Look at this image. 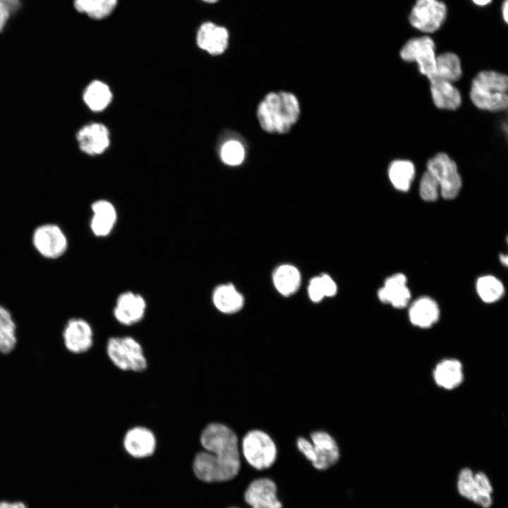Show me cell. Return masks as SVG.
<instances>
[{
  "instance_id": "cell-2",
  "label": "cell",
  "mask_w": 508,
  "mask_h": 508,
  "mask_svg": "<svg viewBox=\"0 0 508 508\" xmlns=\"http://www.w3.org/2000/svg\"><path fill=\"white\" fill-rule=\"evenodd\" d=\"M301 109L296 96L289 92H270L259 102L256 116L261 128L268 133L284 134L295 125Z\"/></svg>"
},
{
  "instance_id": "cell-1",
  "label": "cell",
  "mask_w": 508,
  "mask_h": 508,
  "mask_svg": "<svg viewBox=\"0 0 508 508\" xmlns=\"http://www.w3.org/2000/svg\"><path fill=\"white\" fill-rule=\"evenodd\" d=\"M200 441L205 451L193 460L195 476L207 483L224 482L235 478L241 468L238 440L236 433L220 423H211L202 430Z\"/></svg>"
},
{
  "instance_id": "cell-24",
  "label": "cell",
  "mask_w": 508,
  "mask_h": 508,
  "mask_svg": "<svg viewBox=\"0 0 508 508\" xmlns=\"http://www.w3.org/2000/svg\"><path fill=\"white\" fill-rule=\"evenodd\" d=\"M461 75V61L456 54L445 52L436 56L435 73L430 79L438 78L453 83Z\"/></svg>"
},
{
  "instance_id": "cell-6",
  "label": "cell",
  "mask_w": 508,
  "mask_h": 508,
  "mask_svg": "<svg viewBox=\"0 0 508 508\" xmlns=\"http://www.w3.org/2000/svg\"><path fill=\"white\" fill-rule=\"evenodd\" d=\"M107 353L113 364L121 370L141 372L147 363L140 344L130 336L108 339Z\"/></svg>"
},
{
  "instance_id": "cell-22",
  "label": "cell",
  "mask_w": 508,
  "mask_h": 508,
  "mask_svg": "<svg viewBox=\"0 0 508 508\" xmlns=\"http://www.w3.org/2000/svg\"><path fill=\"white\" fill-rule=\"evenodd\" d=\"M433 377L440 387L446 389H454L463 381L462 365L456 359L443 360L435 366Z\"/></svg>"
},
{
  "instance_id": "cell-33",
  "label": "cell",
  "mask_w": 508,
  "mask_h": 508,
  "mask_svg": "<svg viewBox=\"0 0 508 508\" xmlns=\"http://www.w3.org/2000/svg\"><path fill=\"white\" fill-rule=\"evenodd\" d=\"M308 295L313 302H320L325 296L320 277L313 278L308 286Z\"/></svg>"
},
{
  "instance_id": "cell-12",
  "label": "cell",
  "mask_w": 508,
  "mask_h": 508,
  "mask_svg": "<svg viewBox=\"0 0 508 508\" xmlns=\"http://www.w3.org/2000/svg\"><path fill=\"white\" fill-rule=\"evenodd\" d=\"M146 310L147 302L141 294L126 291L116 298L113 315L120 324L131 326L142 320Z\"/></svg>"
},
{
  "instance_id": "cell-42",
  "label": "cell",
  "mask_w": 508,
  "mask_h": 508,
  "mask_svg": "<svg viewBox=\"0 0 508 508\" xmlns=\"http://www.w3.org/2000/svg\"><path fill=\"white\" fill-rule=\"evenodd\" d=\"M500 260L504 265H505V266L507 265L508 258L506 255L501 254L500 256Z\"/></svg>"
},
{
  "instance_id": "cell-21",
  "label": "cell",
  "mask_w": 508,
  "mask_h": 508,
  "mask_svg": "<svg viewBox=\"0 0 508 508\" xmlns=\"http://www.w3.org/2000/svg\"><path fill=\"white\" fill-rule=\"evenodd\" d=\"M429 81L432 98L437 108L455 110L459 107L461 94L453 83L438 78H432Z\"/></svg>"
},
{
  "instance_id": "cell-18",
  "label": "cell",
  "mask_w": 508,
  "mask_h": 508,
  "mask_svg": "<svg viewBox=\"0 0 508 508\" xmlns=\"http://www.w3.org/2000/svg\"><path fill=\"white\" fill-rule=\"evenodd\" d=\"M406 283V276L401 273L388 277L385 281L384 286L378 290L380 301L384 303H389L396 308H405L411 299V292Z\"/></svg>"
},
{
  "instance_id": "cell-35",
  "label": "cell",
  "mask_w": 508,
  "mask_h": 508,
  "mask_svg": "<svg viewBox=\"0 0 508 508\" xmlns=\"http://www.w3.org/2000/svg\"><path fill=\"white\" fill-rule=\"evenodd\" d=\"M325 296H333L337 292V285L333 279L327 274L320 276Z\"/></svg>"
},
{
  "instance_id": "cell-3",
  "label": "cell",
  "mask_w": 508,
  "mask_h": 508,
  "mask_svg": "<svg viewBox=\"0 0 508 508\" xmlns=\"http://www.w3.org/2000/svg\"><path fill=\"white\" fill-rule=\"evenodd\" d=\"M508 78L494 71H483L473 79L470 97L480 109L506 110L508 105Z\"/></svg>"
},
{
  "instance_id": "cell-8",
  "label": "cell",
  "mask_w": 508,
  "mask_h": 508,
  "mask_svg": "<svg viewBox=\"0 0 508 508\" xmlns=\"http://www.w3.org/2000/svg\"><path fill=\"white\" fill-rule=\"evenodd\" d=\"M427 170L437 179L442 197L446 200L455 198L462 182L456 163L445 153H438L427 164Z\"/></svg>"
},
{
  "instance_id": "cell-27",
  "label": "cell",
  "mask_w": 508,
  "mask_h": 508,
  "mask_svg": "<svg viewBox=\"0 0 508 508\" xmlns=\"http://www.w3.org/2000/svg\"><path fill=\"white\" fill-rule=\"evenodd\" d=\"M388 175L391 183L397 190L406 192L414 178L415 167L409 160L397 159L390 163Z\"/></svg>"
},
{
  "instance_id": "cell-26",
  "label": "cell",
  "mask_w": 508,
  "mask_h": 508,
  "mask_svg": "<svg viewBox=\"0 0 508 508\" xmlns=\"http://www.w3.org/2000/svg\"><path fill=\"white\" fill-rule=\"evenodd\" d=\"M109 87L99 80L91 82L84 90L83 98L87 107L94 111L105 109L111 100Z\"/></svg>"
},
{
  "instance_id": "cell-15",
  "label": "cell",
  "mask_w": 508,
  "mask_h": 508,
  "mask_svg": "<svg viewBox=\"0 0 508 508\" xmlns=\"http://www.w3.org/2000/svg\"><path fill=\"white\" fill-rule=\"evenodd\" d=\"M80 150L89 155L104 152L109 145V134L107 127L99 123L83 126L76 133Z\"/></svg>"
},
{
  "instance_id": "cell-44",
  "label": "cell",
  "mask_w": 508,
  "mask_h": 508,
  "mask_svg": "<svg viewBox=\"0 0 508 508\" xmlns=\"http://www.w3.org/2000/svg\"><path fill=\"white\" fill-rule=\"evenodd\" d=\"M232 508H235V507H232Z\"/></svg>"
},
{
  "instance_id": "cell-28",
  "label": "cell",
  "mask_w": 508,
  "mask_h": 508,
  "mask_svg": "<svg viewBox=\"0 0 508 508\" xmlns=\"http://www.w3.org/2000/svg\"><path fill=\"white\" fill-rule=\"evenodd\" d=\"M118 0H74L76 11L86 13L90 18L102 20L115 9Z\"/></svg>"
},
{
  "instance_id": "cell-20",
  "label": "cell",
  "mask_w": 508,
  "mask_h": 508,
  "mask_svg": "<svg viewBox=\"0 0 508 508\" xmlns=\"http://www.w3.org/2000/svg\"><path fill=\"white\" fill-rule=\"evenodd\" d=\"M212 301L215 308L224 314H234L243 306L244 299L231 284L217 286L212 293Z\"/></svg>"
},
{
  "instance_id": "cell-10",
  "label": "cell",
  "mask_w": 508,
  "mask_h": 508,
  "mask_svg": "<svg viewBox=\"0 0 508 508\" xmlns=\"http://www.w3.org/2000/svg\"><path fill=\"white\" fill-rule=\"evenodd\" d=\"M401 59L406 61L416 62L419 71L428 80L435 69V45L429 36H422L409 40L400 51Z\"/></svg>"
},
{
  "instance_id": "cell-11",
  "label": "cell",
  "mask_w": 508,
  "mask_h": 508,
  "mask_svg": "<svg viewBox=\"0 0 508 508\" xmlns=\"http://www.w3.org/2000/svg\"><path fill=\"white\" fill-rule=\"evenodd\" d=\"M61 335L64 347L73 354L84 353L93 344L92 327L81 318H72L67 320Z\"/></svg>"
},
{
  "instance_id": "cell-19",
  "label": "cell",
  "mask_w": 508,
  "mask_h": 508,
  "mask_svg": "<svg viewBox=\"0 0 508 508\" xmlns=\"http://www.w3.org/2000/svg\"><path fill=\"white\" fill-rule=\"evenodd\" d=\"M410 322L415 326L428 328L437 322L440 318V308L432 298L423 296L416 299L409 310Z\"/></svg>"
},
{
  "instance_id": "cell-34",
  "label": "cell",
  "mask_w": 508,
  "mask_h": 508,
  "mask_svg": "<svg viewBox=\"0 0 508 508\" xmlns=\"http://www.w3.org/2000/svg\"><path fill=\"white\" fill-rule=\"evenodd\" d=\"M473 478L476 491L492 493V487L489 478L484 473H476L474 474Z\"/></svg>"
},
{
  "instance_id": "cell-31",
  "label": "cell",
  "mask_w": 508,
  "mask_h": 508,
  "mask_svg": "<svg viewBox=\"0 0 508 508\" xmlns=\"http://www.w3.org/2000/svg\"><path fill=\"white\" fill-rule=\"evenodd\" d=\"M440 186L435 176L426 171L420 181L419 194L421 198L427 202H433L437 199Z\"/></svg>"
},
{
  "instance_id": "cell-43",
  "label": "cell",
  "mask_w": 508,
  "mask_h": 508,
  "mask_svg": "<svg viewBox=\"0 0 508 508\" xmlns=\"http://www.w3.org/2000/svg\"><path fill=\"white\" fill-rule=\"evenodd\" d=\"M202 1L205 2H207V3L212 4V3H214V2L217 1L218 0H202Z\"/></svg>"
},
{
  "instance_id": "cell-38",
  "label": "cell",
  "mask_w": 508,
  "mask_h": 508,
  "mask_svg": "<svg viewBox=\"0 0 508 508\" xmlns=\"http://www.w3.org/2000/svg\"><path fill=\"white\" fill-rule=\"evenodd\" d=\"M0 508H28L22 502H10L7 501L0 502Z\"/></svg>"
},
{
  "instance_id": "cell-5",
  "label": "cell",
  "mask_w": 508,
  "mask_h": 508,
  "mask_svg": "<svg viewBox=\"0 0 508 508\" xmlns=\"http://www.w3.org/2000/svg\"><path fill=\"white\" fill-rule=\"evenodd\" d=\"M241 449L246 461L258 471L270 468L277 460V448L274 441L261 430L247 432L242 438Z\"/></svg>"
},
{
  "instance_id": "cell-40",
  "label": "cell",
  "mask_w": 508,
  "mask_h": 508,
  "mask_svg": "<svg viewBox=\"0 0 508 508\" xmlns=\"http://www.w3.org/2000/svg\"><path fill=\"white\" fill-rule=\"evenodd\" d=\"M502 14L505 23L508 21V1L504 0L502 6Z\"/></svg>"
},
{
  "instance_id": "cell-32",
  "label": "cell",
  "mask_w": 508,
  "mask_h": 508,
  "mask_svg": "<svg viewBox=\"0 0 508 508\" xmlns=\"http://www.w3.org/2000/svg\"><path fill=\"white\" fill-rule=\"evenodd\" d=\"M473 476L474 474L470 468H463L459 473L457 482L459 494L471 500L476 491Z\"/></svg>"
},
{
  "instance_id": "cell-39",
  "label": "cell",
  "mask_w": 508,
  "mask_h": 508,
  "mask_svg": "<svg viewBox=\"0 0 508 508\" xmlns=\"http://www.w3.org/2000/svg\"><path fill=\"white\" fill-rule=\"evenodd\" d=\"M10 11L16 10L19 5V0H0Z\"/></svg>"
},
{
  "instance_id": "cell-14",
  "label": "cell",
  "mask_w": 508,
  "mask_h": 508,
  "mask_svg": "<svg viewBox=\"0 0 508 508\" xmlns=\"http://www.w3.org/2000/svg\"><path fill=\"white\" fill-rule=\"evenodd\" d=\"M92 215L90 229L96 237L108 236L114 230L117 219V210L112 202L100 199L93 202L90 206Z\"/></svg>"
},
{
  "instance_id": "cell-16",
  "label": "cell",
  "mask_w": 508,
  "mask_h": 508,
  "mask_svg": "<svg viewBox=\"0 0 508 508\" xmlns=\"http://www.w3.org/2000/svg\"><path fill=\"white\" fill-rule=\"evenodd\" d=\"M198 46L211 55L223 54L229 44V32L222 26L206 22L198 29L196 37Z\"/></svg>"
},
{
  "instance_id": "cell-23",
  "label": "cell",
  "mask_w": 508,
  "mask_h": 508,
  "mask_svg": "<svg viewBox=\"0 0 508 508\" xmlns=\"http://www.w3.org/2000/svg\"><path fill=\"white\" fill-rule=\"evenodd\" d=\"M18 344L17 324L11 312L0 303V354L12 353Z\"/></svg>"
},
{
  "instance_id": "cell-37",
  "label": "cell",
  "mask_w": 508,
  "mask_h": 508,
  "mask_svg": "<svg viewBox=\"0 0 508 508\" xmlns=\"http://www.w3.org/2000/svg\"><path fill=\"white\" fill-rule=\"evenodd\" d=\"M10 10L8 8L0 1V32L4 28L7 19L9 16Z\"/></svg>"
},
{
  "instance_id": "cell-7",
  "label": "cell",
  "mask_w": 508,
  "mask_h": 508,
  "mask_svg": "<svg viewBox=\"0 0 508 508\" xmlns=\"http://www.w3.org/2000/svg\"><path fill=\"white\" fill-rule=\"evenodd\" d=\"M31 241L33 248L42 258L56 260L68 250V238L64 229L54 223H44L32 231Z\"/></svg>"
},
{
  "instance_id": "cell-41",
  "label": "cell",
  "mask_w": 508,
  "mask_h": 508,
  "mask_svg": "<svg viewBox=\"0 0 508 508\" xmlns=\"http://www.w3.org/2000/svg\"><path fill=\"white\" fill-rule=\"evenodd\" d=\"M473 2L480 6H486L491 2L492 0H472Z\"/></svg>"
},
{
  "instance_id": "cell-13",
  "label": "cell",
  "mask_w": 508,
  "mask_h": 508,
  "mask_svg": "<svg viewBox=\"0 0 508 508\" xmlns=\"http://www.w3.org/2000/svg\"><path fill=\"white\" fill-rule=\"evenodd\" d=\"M244 500L251 508H282L277 485L268 478L253 480L245 490Z\"/></svg>"
},
{
  "instance_id": "cell-25",
  "label": "cell",
  "mask_w": 508,
  "mask_h": 508,
  "mask_svg": "<svg viewBox=\"0 0 508 508\" xmlns=\"http://www.w3.org/2000/svg\"><path fill=\"white\" fill-rule=\"evenodd\" d=\"M272 279L276 289L286 296L294 294L301 284L298 270L291 265L278 267L273 273Z\"/></svg>"
},
{
  "instance_id": "cell-9",
  "label": "cell",
  "mask_w": 508,
  "mask_h": 508,
  "mask_svg": "<svg viewBox=\"0 0 508 508\" xmlns=\"http://www.w3.org/2000/svg\"><path fill=\"white\" fill-rule=\"evenodd\" d=\"M447 6L439 0H416L409 15V22L425 33L437 30L447 17Z\"/></svg>"
},
{
  "instance_id": "cell-30",
  "label": "cell",
  "mask_w": 508,
  "mask_h": 508,
  "mask_svg": "<svg viewBox=\"0 0 508 508\" xmlns=\"http://www.w3.org/2000/svg\"><path fill=\"white\" fill-rule=\"evenodd\" d=\"M246 151L243 144L236 140L224 143L220 150L222 161L226 165L235 167L243 163Z\"/></svg>"
},
{
  "instance_id": "cell-29",
  "label": "cell",
  "mask_w": 508,
  "mask_h": 508,
  "mask_svg": "<svg viewBox=\"0 0 508 508\" xmlns=\"http://www.w3.org/2000/svg\"><path fill=\"white\" fill-rule=\"evenodd\" d=\"M476 291L480 298L485 303H494L504 294V286L496 277L485 275L480 277L476 282Z\"/></svg>"
},
{
  "instance_id": "cell-17",
  "label": "cell",
  "mask_w": 508,
  "mask_h": 508,
  "mask_svg": "<svg viewBox=\"0 0 508 508\" xmlns=\"http://www.w3.org/2000/svg\"><path fill=\"white\" fill-rule=\"evenodd\" d=\"M156 444V438L152 431L143 426L129 429L123 438L126 451L135 458L151 456L155 450Z\"/></svg>"
},
{
  "instance_id": "cell-4",
  "label": "cell",
  "mask_w": 508,
  "mask_h": 508,
  "mask_svg": "<svg viewBox=\"0 0 508 508\" xmlns=\"http://www.w3.org/2000/svg\"><path fill=\"white\" fill-rule=\"evenodd\" d=\"M310 437V440L298 437L296 447L315 468L327 470L337 463L340 457L339 448L330 434L316 430L311 433Z\"/></svg>"
},
{
  "instance_id": "cell-36",
  "label": "cell",
  "mask_w": 508,
  "mask_h": 508,
  "mask_svg": "<svg viewBox=\"0 0 508 508\" xmlns=\"http://www.w3.org/2000/svg\"><path fill=\"white\" fill-rule=\"evenodd\" d=\"M471 500L483 508H489L492 504L491 494L487 492L475 491Z\"/></svg>"
}]
</instances>
